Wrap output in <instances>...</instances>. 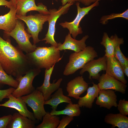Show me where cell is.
I'll return each mask as SVG.
<instances>
[{
    "label": "cell",
    "mask_w": 128,
    "mask_h": 128,
    "mask_svg": "<svg viewBox=\"0 0 128 128\" xmlns=\"http://www.w3.org/2000/svg\"><path fill=\"white\" fill-rule=\"evenodd\" d=\"M13 5V3L11 0L8 1L6 0H0V6H5L10 9Z\"/></svg>",
    "instance_id": "cell-34"
},
{
    "label": "cell",
    "mask_w": 128,
    "mask_h": 128,
    "mask_svg": "<svg viewBox=\"0 0 128 128\" xmlns=\"http://www.w3.org/2000/svg\"><path fill=\"white\" fill-rule=\"evenodd\" d=\"M9 12L3 15L0 16V29L6 32H10L14 28L16 23V10L13 5Z\"/></svg>",
    "instance_id": "cell-21"
},
{
    "label": "cell",
    "mask_w": 128,
    "mask_h": 128,
    "mask_svg": "<svg viewBox=\"0 0 128 128\" xmlns=\"http://www.w3.org/2000/svg\"><path fill=\"white\" fill-rule=\"evenodd\" d=\"M114 56L119 61L123 68L128 64V59L123 54L120 48V45L117 46L115 48Z\"/></svg>",
    "instance_id": "cell-29"
},
{
    "label": "cell",
    "mask_w": 128,
    "mask_h": 128,
    "mask_svg": "<svg viewBox=\"0 0 128 128\" xmlns=\"http://www.w3.org/2000/svg\"><path fill=\"white\" fill-rule=\"evenodd\" d=\"M88 35L83 37L80 40H77L72 37L69 33L65 37L64 43H58L57 48L59 51L69 50L77 52L84 50L86 46L85 42L89 38Z\"/></svg>",
    "instance_id": "cell-17"
},
{
    "label": "cell",
    "mask_w": 128,
    "mask_h": 128,
    "mask_svg": "<svg viewBox=\"0 0 128 128\" xmlns=\"http://www.w3.org/2000/svg\"><path fill=\"white\" fill-rule=\"evenodd\" d=\"M106 57L105 55L97 59H94L87 63L80 71L79 74L82 75L85 72L89 74V78L98 80L100 76L99 73L105 71L106 67Z\"/></svg>",
    "instance_id": "cell-12"
},
{
    "label": "cell",
    "mask_w": 128,
    "mask_h": 128,
    "mask_svg": "<svg viewBox=\"0 0 128 128\" xmlns=\"http://www.w3.org/2000/svg\"><path fill=\"white\" fill-rule=\"evenodd\" d=\"M74 120L73 117L67 115L63 116L60 120L59 124L57 128H64Z\"/></svg>",
    "instance_id": "cell-31"
},
{
    "label": "cell",
    "mask_w": 128,
    "mask_h": 128,
    "mask_svg": "<svg viewBox=\"0 0 128 128\" xmlns=\"http://www.w3.org/2000/svg\"><path fill=\"white\" fill-rule=\"evenodd\" d=\"M77 0H61V2L62 5H64L68 3L73 4L75 2H77Z\"/></svg>",
    "instance_id": "cell-36"
},
{
    "label": "cell",
    "mask_w": 128,
    "mask_h": 128,
    "mask_svg": "<svg viewBox=\"0 0 128 128\" xmlns=\"http://www.w3.org/2000/svg\"><path fill=\"white\" fill-rule=\"evenodd\" d=\"M38 121H39L32 120L18 112L15 113L12 115L7 128H34Z\"/></svg>",
    "instance_id": "cell-20"
},
{
    "label": "cell",
    "mask_w": 128,
    "mask_h": 128,
    "mask_svg": "<svg viewBox=\"0 0 128 128\" xmlns=\"http://www.w3.org/2000/svg\"><path fill=\"white\" fill-rule=\"evenodd\" d=\"M8 99L7 101L0 104V106L15 109L23 116L33 120H37L35 118L33 113L28 110L26 103L21 97H16L11 94L9 96Z\"/></svg>",
    "instance_id": "cell-14"
},
{
    "label": "cell",
    "mask_w": 128,
    "mask_h": 128,
    "mask_svg": "<svg viewBox=\"0 0 128 128\" xmlns=\"http://www.w3.org/2000/svg\"><path fill=\"white\" fill-rule=\"evenodd\" d=\"M4 32L5 36L14 39L18 47L26 53L33 51L37 47L36 45H32L30 42V39L32 36L26 32L24 24L20 20L17 19L15 27L11 32Z\"/></svg>",
    "instance_id": "cell-4"
},
{
    "label": "cell",
    "mask_w": 128,
    "mask_h": 128,
    "mask_svg": "<svg viewBox=\"0 0 128 128\" xmlns=\"http://www.w3.org/2000/svg\"><path fill=\"white\" fill-rule=\"evenodd\" d=\"M18 47L0 36V64L8 74L18 80L33 68L26 55Z\"/></svg>",
    "instance_id": "cell-1"
},
{
    "label": "cell",
    "mask_w": 128,
    "mask_h": 128,
    "mask_svg": "<svg viewBox=\"0 0 128 128\" xmlns=\"http://www.w3.org/2000/svg\"><path fill=\"white\" fill-rule=\"evenodd\" d=\"M98 80L97 85L100 90L111 89L125 93L127 85L106 73L100 76Z\"/></svg>",
    "instance_id": "cell-13"
},
{
    "label": "cell",
    "mask_w": 128,
    "mask_h": 128,
    "mask_svg": "<svg viewBox=\"0 0 128 128\" xmlns=\"http://www.w3.org/2000/svg\"><path fill=\"white\" fill-rule=\"evenodd\" d=\"M19 83V82L14 79L12 76L6 73L0 64V88L6 84L16 88Z\"/></svg>",
    "instance_id": "cell-27"
},
{
    "label": "cell",
    "mask_w": 128,
    "mask_h": 128,
    "mask_svg": "<svg viewBox=\"0 0 128 128\" xmlns=\"http://www.w3.org/2000/svg\"><path fill=\"white\" fill-rule=\"evenodd\" d=\"M122 18L128 20V9H127L122 13H113L110 14L102 16L100 21L102 24L105 25L108 23V21L118 18Z\"/></svg>",
    "instance_id": "cell-28"
},
{
    "label": "cell",
    "mask_w": 128,
    "mask_h": 128,
    "mask_svg": "<svg viewBox=\"0 0 128 128\" xmlns=\"http://www.w3.org/2000/svg\"><path fill=\"white\" fill-rule=\"evenodd\" d=\"M106 57L105 73L126 84L127 81L119 62L114 56Z\"/></svg>",
    "instance_id": "cell-16"
},
{
    "label": "cell",
    "mask_w": 128,
    "mask_h": 128,
    "mask_svg": "<svg viewBox=\"0 0 128 128\" xmlns=\"http://www.w3.org/2000/svg\"><path fill=\"white\" fill-rule=\"evenodd\" d=\"M88 84L82 76H78L71 80L67 83L66 90L67 96L78 100L80 96L86 91Z\"/></svg>",
    "instance_id": "cell-15"
},
{
    "label": "cell",
    "mask_w": 128,
    "mask_h": 128,
    "mask_svg": "<svg viewBox=\"0 0 128 128\" xmlns=\"http://www.w3.org/2000/svg\"><path fill=\"white\" fill-rule=\"evenodd\" d=\"M99 4V1H97L87 7L81 8L80 6V3L77 2L76 5L77 14L74 19L71 22L65 21L60 23L59 24L63 28H67L72 37L75 39L78 35L83 33L82 28L80 25L81 20L90 10L95 7L97 6Z\"/></svg>",
    "instance_id": "cell-6"
},
{
    "label": "cell",
    "mask_w": 128,
    "mask_h": 128,
    "mask_svg": "<svg viewBox=\"0 0 128 128\" xmlns=\"http://www.w3.org/2000/svg\"><path fill=\"white\" fill-rule=\"evenodd\" d=\"M12 116L10 114L0 117V128H7Z\"/></svg>",
    "instance_id": "cell-33"
},
{
    "label": "cell",
    "mask_w": 128,
    "mask_h": 128,
    "mask_svg": "<svg viewBox=\"0 0 128 128\" xmlns=\"http://www.w3.org/2000/svg\"><path fill=\"white\" fill-rule=\"evenodd\" d=\"M73 4L68 3L60 7L58 9H53L49 10L50 14L48 20L49 24L48 31L45 38L41 41H45V43L50 44L51 45L57 47L58 43L56 41L54 38L56 23L62 15L68 12L70 7Z\"/></svg>",
    "instance_id": "cell-7"
},
{
    "label": "cell",
    "mask_w": 128,
    "mask_h": 128,
    "mask_svg": "<svg viewBox=\"0 0 128 128\" xmlns=\"http://www.w3.org/2000/svg\"><path fill=\"white\" fill-rule=\"evenodd\" d=\"M97 98L96 103L100 107L110 110L112 107H117V96L113 90H100Z\"/></svg>",
    "instance_id": "cell-18"
},
{
    "label": "cell",
    "mask_w": 128,
    "mask_h": 128,
    "mask_svg": "<svg viewBox=\"0 0 128 128\" xmlns=\"http://www.w3.org/2000/svg\"><path fill=\"white\" fill-rule=\"evenodd\" d=\"M123 71L124 74L127 77H128V64L125 65L123 68Z\"/></svg>",
    "instance_id": "cell-37"
},
{
    "label": "cell",
    "mask_w": 128,
    "mask_h": 128,
    "mask_svg": "<svg viewBox=\"0 0 128 128\" xmlns=\"http://www.w3.org/2000/svg\"><path fill=\"white\" fill-rule=\"evenodd\" d=\"M21 97L32 109L35 119L39 121H41L46 112L44 107L45 101L42 93L36 89L30 94Z\"/></svg>",
    "instance_id": "cell-8"
},
{
    "label": "cell",
    "mask_w": 128,
    "mask_h": 128,
    "mask_svg": "<svg viewBox=\"0 0 128 128\" xmlns=\"http://www.w3.org/2000/svg\"><path fill=\"white\" fill-rule=\"evenodd\" d=\"M97 57V52L93 47L90 46H86L82 50L72 53L65 68L63 74L67 76L74 73L89 61Z\"/></svg>",
    "instance_id": "cell-3"
},
{
    "label": "cell",
    "mask_w": 128,
    "mask_h": 128,
    "mask_svg": "<svg viewBox=\"0 0 128 128\" xmlns=\"http://www.w3.org/2000/svg\"><path fill=\"white\" fill-rule=\"evenodd\" d=\"M49 15L39 13L27 16L16 14V16L17 19L22 20L26 24L28 33L31 35L34 44L36 45L41 41L38 38V34L42 29L43 24L48 21Z\"/></svg>",
    "instance_id": "cell-5"
},
{
    "label": "cell",
    "mask_w": 128,
    "mask_h": 128,
    "mask_svg": "<svg viewBox=\"0 0 128 128\" xmlns=\"http://www.w3.org/2000/svg\"><path fill=\"white\" fill-rule=\"evenodd\" d=\"M99 0V1H100V0Z\"/></svg>",
    "instance_id": "cell-39"
},
{
    "label": "cell",
    "mask_w": 128,
    "mask_h": 128,
    "mask_svg": "<svg viewBox=\"0 0 128 128\" xmlns=\"http://www.w3.org/2000/svg\"><path fill=\"white\" fill-rule=\"evenodd\" d=\"M124 41L123 38H119L116 34L109 37L106 32L103 33L101 44L105 48V55L107 57L114 56L115 48L117 46L124 44Z\"/></svg>",
    "instance_id": "cell-19"
},
{
    "label": "cell",
    "mask_w": 128,
    "mask_h": 128,
    "mask_svg": "<svg viewBox=\"0 0 128 128\" xmlns=\"http://www.w3.org/2000/svg\"><path fill=\"white\" fill-rule=\"evenodd\" d=\"M98 0H77V2L81 3L86 6H89Z\"/></svg>",
    "instance_id": "cell-35"
},
{
    "label": "cell",
    "mask_w": 128,
    "mask_h": 128,
    "mask_svg": "<svg viewBox=\"0 0 128 128\" xmlns=\"http://www.w3.org/2000/svg\"><path fill=\"white\" fill-rule=\"evenodd\" d=\"M55 92L51 95L50 98L47 101H45L44 105H49L53 110H56L58 105L63 103L68 104L72 103L71 99L68 96L63 94L62 88L59 87Z\"/></svg>",
    "instance_id": "cell-24"
},
{
    "label": "cell",
    "mask_w": 128,
    "mask_h": 128,
    "mask_svg": "<svg viewBox=\"0 0 128 128\" xmlns=\"http://www.w3.org/2000/svg\"><path fill=\"white\" fill-rule=\"evenodd\" d=\"M104 121L107 124H111V128L116 127L119 128H128V118L120 113L108 114L105 117Z\"/></svg>",
    "instance_id": "cell-23"
},
{
    "label": "cell",
    "mask_w": 128,
    "mask_h": 128,
    "mask_svg": "<svg viewBox=\"0 0 128 128\" xmlns=\"http://www.w3.org/2000/svg\"><path fill=\"white\" fill-rule=\"evenodd\" d=\"M92 83L93 86L92 87H88L86 95L79 98L78 104L80 107H85L91 108L95 99L98 96L100 90L97 84Z\"/></svg>",
    "instance_id": "cell-22"
},
{
    "label": "cell",
    "mask_w": 128,
    "mask_h": 128,
    "mask_svg": "<svg viewBox=\"0 0 128 128\" xmlns=\"http://www.w3.org/2000/svg\"><path fill=\"white\" fill-rule=\"evenodd\" d=\"M55 65L49 69H45L44 82L41 86L36 88L42 93L45 101L50 99L52 93L59 87L63 80L62 78H60L56 82H55L56 80L55 79L53 80L52 83H50V79Z\"/></svg>",
    "instance_id": "cell-11"
},
{
    "label": "cell",
    "mask_w": 128,
    "mask_h": 128,
    "mask_svg": "<svg viewBox=\"0 0 128 128\" xmlns=\"http://www.w3.org/2000/svg\"><path fill=\"white\" fill-rule=\"evenodd\" d=\"M41 72V69L35 68H32L29 70L24 76L18 80V85L12 93V95L18 97L28 95L32 92L35 90L32 84L33 80Z\"/></svg>",
    "instance_id": "cell-9"
},
{
    "label": "cell",
    "mask_w": 128,
    "mask_h": 128,
    "mask_svg": "<svg viewBox=\"0 0 128 128\" xmlns=\"http://www.w3.org/2000/svg\"><path fill=\"white\" fill-rule=\"evenodd\" d=\"M33 68L48 69L60 60V51L55 46L37 47L33 51L25 54Z\"/></svg>",
    "instance_id": "cell-2"
},
{
    "label": "cell",
    "mask_w": 128,
    "mask_h": 128,
    "mask_svg": "<svg viewBox=\"0 0 128 128\" xmlns=\"http://www.w3.org/2000/svg\"><path fill=\"white\" fill-rule=\"evenodd\" d=\"M11 0L13 4L15 6V7H16V0Z\"/></svg>",
    "instance_id": "cell-38"
},
{
    "label": "cell",
    "mask_w": 128,
    "mask_h": 128,
    "mask_svg": "<svg viewBox=\"0 0 128 128\" xmlns=\"http://www.w3.org/2000/svg\"><path fill=\"white\" fill-rule=\"evenodd\" d=\"M42 121L40 124L36 126V128H56L58 126L60 119L58 115L51 114L46 112L42 117Z\"/></svg>",
    "instance_id": "cell-26"
},
{
    "label": "cell",
    "mask_w": 128,
    "mask_h": 128,
    "mask_svg": "<svg viewBox=\"0 0 128 128\" xmlns=\"http://www.w3.org/2000/svg\"><path fill=\"white\" fill-rule=\"evenodd\" d=\"M15 89L11 87L5 89L0 90V102L5 98H8L9 96L12 94Z\"/></svg>",
    "instance_id": "cell-32"
},
{
    "label": "cell",
    "mask_w": 128,
    "mask_h": 128,
    "mask_svg": "<svg viewBox=\"0 0 128 128\" xmlns=\"http://www.w3.org/2000/svg\"><path fill=\"white\" fill-rule=\"evenodd\" d=\"M35 0H16V14L26 16L27 13L31 11H36L39 13L49 14L50 12L47 7L41 3L36 5Z\"/></svg>",
    "instance_id": "cell-10"
},
{
    "label": "cell",
    "mask_w": 128,
    "mask_h": 128,
    "mask_svg": "<svg viewBox=\"0 0 128 128\" xmlns=\"http://www.w3.org/2000/svg\"><path fill=\"white\" fill-rule=\"evenodd\" d=\"M81 113L80 107L78 104L69 103L63 110L57 111L52 110L50 114L51 115H64L72 117L79 116Z\"/></svg>",
    "instance_id": "cell-25"
},
{
    "label": "cell",
    "mask_w": 128,
    "mask_h": 128,
    "mask_svg": "<svg viewBox=\"0 0 128 128\" xmlns=\"http://www.w3.org/2000/svg\"><path fill=\"white\" fill-rule=\"evenodd\" d=\"M118 110L121 114L127 115L128 114V101L125 100L120 99L119 100L117 106Z\"/></svg>",
    "instance_id": "cell-30"
}]
</instances>
